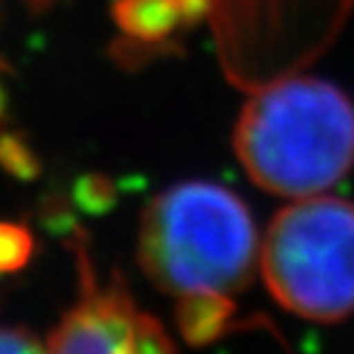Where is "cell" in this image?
<instances>
[{
	"label": "cell",
	"instance_id": "obj_1",
	"mask_svg": "<svg viewBox=\"0 0 354 354\" xmlns=\"http://www.w3.org/2000/svg\"><path fill=\"white\" fill-rule=\"evenodd\" d=\"M234 150L263 192L286 199L327 194L354 167V104L325 79H283L243 104Z\"/></svg>",
	"mask_w": 354,
	"mask_h": 354
},
{
	"label": "cell",
	"instance_id": "obj_2",
	"mask_svg": "<svg viewBox=\"0 0 354 354\" xmlns=\"http://www.w3.org/2000/svg\"><path fill=\"white\" fill-rule=\"evenodd\" d=\"M261 236L239 194L207 180L177 183L145 207L138 261L155 288L177 298L229 300L259 271Z\"/></svg>",
	"mask_w": 354,
	"mask_h": 354
},
{
	"label": "cell",
	"instance_id": "obj_3",
	"mask_svg": "<svg viewBox=\"0 0 354 354\" xmlns=\"http://www.w3.org/2000/svg\"><path fill=\"white\" fill-rule=\"evenodd\" d=\"M266 290L286 313L337 322L354 313V202L315 194L290 199L259 246Z\"/></svg>",
	"mask_w": 354,
	"mask_h": 354
},
{
	"label": "cell",
	"instance_id": "obj_4",
	"mask_svg": "<svg viewBox=\"0 0 354 354\" xmlns=\"http://www.w3.org/2000/svg\"><path fill=\"white\" fill-rule=\"evenodd\" d=\"M79 300L50 337V354H140L138 313L121 278L99 283L77 239Z\"/></svg>",
	"mask_w": 354,
	"mask_h": 354
},
{
	"label": "cell",
	"instance_id": "obj_5",
	"mask_svg": "<svg viewBox=\"0 0 354 354\" xmlns=\"http://www.w3.org/2000/svg\"><path fill=\"white\" fill-rule=\"evenodd\" d=\"M232 313V300L221 298H180L177 325L192 344L209 342L221 330V322Z\"/></svg>",
	"mask_w": 354,
	"mask_h": 354
},
{
	"label": "cell",
	"instance_id": "obj_6",
	"mask_svg": "<svg viewBox=\"0 0 354 354\" xmlns=\"http://www.w3.org/2000/svg\"><path fill=\"white\" fill-rule=\"evenodd\" d=\"M35 251V241L30 229L0 221V276H10L25 268Z\"/></svg>",
	"mask_w": 354,
	"mask_h": 354
},
{
	"label": "cell",
	"instance_id": "obj_7",
	"mask_svg": "<svg viewBox=\"0 0 354 354\" xmlns=\"http://www.w3.org/2000/svg\"><path fill=\"white\" fill-rule=\"evenodd\" d=\"M138 349L140 354H175L167 332L148 313H138Z\"/></svg>",
	"mask_w": 354,
	"mask_h": 354
},
{
	"label": "cell",
	"instance_id": "obj_8",
	"mask_svg": "<svg viewBox=\"0 0 354 354\" xmlns=\"http://www.w3.org/2000/svg\"><path fill=\"white\" fill-rule=\"evenodd\" d=\"M0 354H50L25 327H0Z\"/></svg>",
	"mask_w": 354,
	"mask_h": 354
}]
</instances>
